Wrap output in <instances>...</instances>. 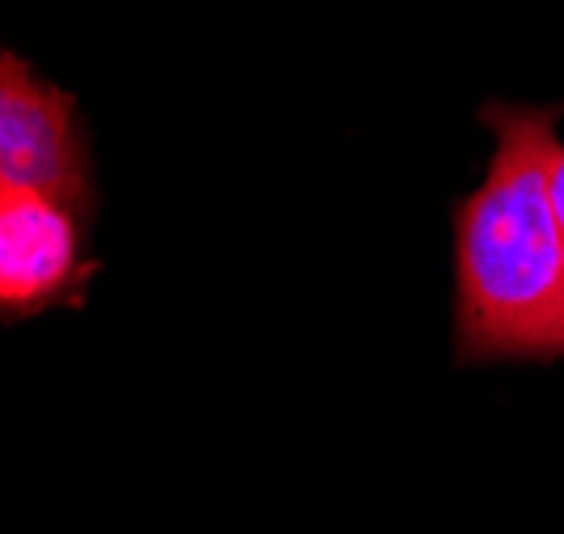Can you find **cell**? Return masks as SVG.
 I'll use <instances>...</instances> for the list:
<instances>
[{
	"label": "cell",
	"instance_id": "obj_1",
	"mask_svg": "<svg viewBox=\"0 0 564 534\" xmlns=\"http://www.w3.org/2000/svg\"><path fill=\"white\" fill-rule=\"evenodd\" d=\"M497 137L454 212V344L463 361L564 352V233L552 204L556 111L484 107Z\"/></svg>",
	"mask_w": 564,
	"mask_h": 534
},
{
	"label": "cell",
	"instance_id": "obj_2",
	"mask_svg": "<svg viewBox=\"0 0 564 534\" xmlns=\"http://www.w3.org/2000/svg\"><path fill=\"white\" fill-rule=\"evenodd\" d=\"M0 187H26L94 212V166L77 102L0 47Z\"/></svg>",
	"mask_w": 564,
	"mask_h": 534
},
{
	"label": "cell",
	"instance_id": "obj_3",
	"mask_svg": "<svg viewBox=\"0 0 564 534\" xmlns=\"http://www.w3.org/2000/svg\"><path fill=\"white\" fill-rule=\"evenodd\" d=\"M85 217L68 199L0 187V314H43L82 297Z\"/></svg>",
	"mask_w": 564,
	"mask_h": 534
},
{
	"label": "cell",
	"instance_id": "obj_4",
	"mask_svg": "<svg viewBox=\"0 0 564 534\" xmlns=\"http://www.w3.org/2000/svg\"><path fill=\"white\" fill-rule=\"evenodd\" d=\"M552 204H556V221L564 233V141L556 144V157H552Z\"/></svg>",
	"mask_w": 564,
	"mask_h": 534
}]
</instances>
